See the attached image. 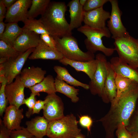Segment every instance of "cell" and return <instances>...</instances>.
I'll use <instances>...</instances> for the list:
<instances>
[{"label":"cell","mask_w":138,"mask_h":138,"mask_svg":"<svg viewBox=\"0 0 138 138\" xmlns=\"http://www.w3.org/2000/svg\"><path fill=\"white\" fill-rule=\"evenodd\" d=\"M138 99V84L133 82L129 88L110 103L107 113L98 121L101 122L105 138H114V132L122 122L126 126L134 112Z\"/></svg>","instance_id":"cell-1"},{"label":"cell","mask_w":138,"mask_h":138,"mask_svg":"<svg viewBox=\"0 0 138 138\" xmlns=\"http://www.w3.org/2000/svg\"><path fill=\"white\" fill-rule=\"evenodd\" d=\"M67 10L64 2L51 1L39 19L54 38L72 35L69 24L65 18Z\"/></svg>","instance_id":"cell-2"},{"label":"cell","mask_w":138,"mask_h":138,"mask_svg":"<svg viewBox=\"0 0 138 138\" xmlns=\"http://www.w3.org/2000/svg\"><path fill=\"white\" fill-rule=\"evenodd\" d=\"M77 30L86 37L84 42L87 51L94 54L97 51H100L106 56H110L116 51L114 48L106 47L103 43V37L109 38L111 36V34L107 27L103 29H99L84 25L77 29Z\"/></svg>","instance_id":"cell-3"},{"label":"cell","mask_w":138,"mask_h":138,"mask_svg":"<svg viewBox=\"0 0 138 138\" xmlns=\"http://www.w3.org/2000/svg\"><path fill=\"white\" fill-rule=\"evenodd\" d=\"M78 122L72 114L49 122L47 136L49 138H75L81 132Z\"/></svg>","instance_id":"cell-4"},{"label":"cell","mask_w":138,"mask_h":138,"mask_svg":"<svg viewBox=\"0 0 138 138\" xmlns=\"http://www.w3.org/2000/svg\"><path fill=\"white\" fill-rule=\"evenodd\" d=\"M114 40V48L120 60L138 69V39L133 38L128 32L123 37Z\"/></svg>","instance_id":"cell-5"},{"label":"cell","mask_w":138,"mask_h":138,"mask_svg":"<svg viewBox=\"0 0 138 138\" xmlns=\"http://www.w3.org/2000/svg\"><path fill=\"white\" fill-rule=\"evenodd\" d=\"M56 49L64 57L73 61L86 62L95 59L94 53L82 51L79 48L76 39L71 36L54 38Z\"/></svg>","instance_id":"cell-6"},{"label":"cell","mask_w":138,"mask_h":138,"mask_svg":"<svg viewBox=\"0 0 138 138\" xmlns=\"http://www.w3.org/2000/svg\"><path fill=\"white\" fill-rule=\"evenodd\" d=\"M95 59L97 66L93 78L88 84L91 94L101 97L108 72V62L106 56L102 53L97 54Z\"/></svg>","instance_id":"cell-7"},{"label":"cell","mask_w":138,"mask_h":138,"mask_svg":"<svg viewBox=\"0 0 138 138\" xmlns=\"http://www.w3.org/2000/svg\"><path fill=\"white\" fill-rule=\"evenodd\" d=\"M35 48H30L25 52L20 53L15 57L8 59L0 64V70L4 72L7 82L10 84L18 75H20L25 63Z\"/></svg>","instance_id":"cell-8"},{"label":"cell","mask_w":138,"mask_h":138,"mask_svg":"<svg viewBox=\"0 0 138 138\" xmlns=\"http://www.w3.org/2000/svg\"><path fill=\"white\" fill-rule=\"evenodd\" d=\"M111 10L109 20L107 21L108 28L112 38L114 39L124 36L128 32L121 19L122 12L120 9L117 0H109Z\"/></svg>","instance_id":"cell-9"},{"label":"cell","mask_w":138,"mask_h":138,"mask_svg":"<svg viewBox=\"0 0 138 138\" xmlns=\"http://www.w3.org/2000/svg\"><path fill=\"white\" fill-rule=\"evenodd\" d=\"M43 110V116L49 122L61 118L64 114V106L61 98L55 93L48 94Z\"/></svg>","instance_id":"cell-10"},{"label":"cell","mask_w":138,"mask_h":138,"mask_svg":"<svg viewBox=\"0 0 138 138\" xmlns=\"http://www.w3.org/2000/svg\"><path fill=\"white\" fill-rule=\"evenodd\" d=\"M25 86L20 78L17 76L14 81L7 84L5 92L9 105H14L19 108L25 99L24 90Z\"/></svg>","instance_id":"cell-11"},{"label":"cell","mask_w":138,"mask_h":138,"mask_svg":"<svg viewBox=\"0 0 138 138\" xmlns=\"http://www.w3.org/2000/svg\"><path fill=\"white\" fill-rule=\"evenodd\" d=\"M31 0H17L7 10L5 22L7 23L23 22L27 18L28 9Z\"/></svg>","instance_id":"cell-12"},{"label":"cell","mask_w":138,"mask_h":138,"mask_svg":"<svg viewBox=\"0 0 138 138\" xmlns=\"http://www.w3.org/2000/svg\"><path fill=\"white\" fill-rule=\"evenodd\" d=\"M23 28V31L15 42L13 47L20 53L31 48H35L41 40L40 36L35 32Z\"/></svg>","instance_id":"cell-13"},{"label":"cell","mask_w":138,"mask_h":138,"mask_svg":"<svg viewBox=\"0 0 138 138\" xmlns=\"http://www.w3.org/2000/svg\"><path fill=\"white\" fill-rule=\"evenodd\" d=\"M83 22L85 25L93 28H106V22L110 18V13L104 10L103 7L88 12H84Z\"/></svg>","instance_id":"cell-14"},{"label":"cell","mask_w":138,"mask_h":138,"mask_svg":"<svg viewBox=\"0 0 138 138\" xmlns=\"http://www.w3.org/2000/svg\"><path fill=\"white\" fill-rule=\"evenodd\" d=\"M23 111L22 108L20 109L14 105L7 106L2 121L5 126L11 131L20 129L22 127L20 123L24 117Z\"/></svg>","instance_id":"cell-15"},{"label":"cell","mask_w":138,"mask_h":138,"mask_svg":"<svg viewBox=\"0 0 138 138\" xmlns=\"http://www.w3.org/2000/svg\"><path fill=\"white\" fill-rule=\"evenodd\" d=\"M46 72L40 67L32 66L24 69L20 75L25 87L29 88L42 81Z\"/></svg>","instance_id":"cell-16"},{"label":"cell","mask_w":138,"mask_h":138,"mask_svg":"<svg viewBox=\"0 0 138 138\" xmlns=\"http://www.w3.org/2000/svg\"><path fill=\"white\" fill-rule=\"evenodd\" d=\"M64 57L58 50L50 47L41 39L38 45L35 48L28 59L30 60L42 59L59 61Z\"/></svg>","instance_id":"cell-17"},{"label":"cell","mask_w":138,"mask_h":138,"mask_svg":"<svg viewBox=\"0 0 138 138\" xmlns=\"http://www.w3.org/2000/svg\"><path fill=\"white\" fill-rule=\"evenodd\" d=\"M110 62L116 74L128 78L138 84V69L121 61L118 57L112 58Z\"/></svg>","instance_id":"cell-18"},{"label":"cell","mask_w":138,"mask_h":138,"mask_svg":"<svg viewBox=\"0 0 138 138\" xmlns=\"http://www.w3.org/2000/svg\"><path fill=\"white\" fill-rule=\"evenodd\" d=\"M116 74L110 62H108V72L101 96L105 103L111 102L117 96V89L115 83Z\"/></svg>","instance_id":"cell-19"},{"label":"cell","mask_w":138,"mask_h":138,"mask_svg":"<svg viewBox=\"0 0 138 138\" xmlns=\"http://www.w3.org/2000/svg\"><path fill=\"white\" fill-rule=\"evenodd\" d=\"M59 61L64 65H70L77 72H84L90 79L93 77L97 64L95 59L88 61L82 62L73 61L64 57Z\"/></svg>","instance_id":"cell-20"},{"label":"cell","mask_w":138,"mask_h":138,"mask_svg":"<svg viewBox=\"0 0 138 138\" xmlns=\"http://www.w3.org/2000/svg\"><path fill=\"white\" fill-rule=\"evenodd\" d=\"M49 122L43 116H37L26 122V128L30 133L37 138L47 136Z\"/></svg>","instance_id":"cell-21"},{"label":"cell","mask_w":138,"mask_h":138,"mask_svg":"<svg viewBox=\"0 0 138 138\" xmlns=\"http://www.w3.org/2000/svg\"><path fill=\"white\" fill-rule=\"evenodd\" d=\"M67 6L69 7L70 18V28L72 31L74 29H78L82 26V23L84 21V11L79 0L71 1Z\"/></svg>","instance_id":"cell-22"},{"label":"cell","mask_w":138,"mask_h":138,"mask_svg":"<svg viewBox=\"0 0 138 138\" xmlns=\"http://www.w3.org/2000/svg\"><path fill=\"white\" fill-rule=\"evenodd\" d=\"M53 69L56 74V78L57 79L64 81L74 86H80L85 89H89L88 84L82 83L74 78L65 67L56 65L54 67Z\"/></svg>","instance_id":"cell-23"},{"label":"cell","mask_w":138,"mask_h":138,"mask_svg":"<svg viewBox=\"0 0 138 138\" xmlns=\"http://www.w3.org/2000/svg\"><path fill=\"white\" fill-rule=\"evenodd\" d=\"M55 79L50 75L45 77L39 83L30 87L29 88L32 93L40 95L39 93L45 92L48 94L55 93Z\"/></svg>","instance_id":"cell-24"},{"label":"cell","mask_w":138,"mask_h":138,"mask_svg":"<svg viewBox=\"0 0 138 138\" xmlns=\"http://www.w3.org/2000/svg\"><path fill=\"white\" fill-rule=\"evenodd\" d=\"M5 29L2 37L0 39L7 44L13 47L18 37L23 31V28L19 27L17 23L5 24Z\"/></svg>","instance_id":"cell-25"},{"label":"cell","mask_w":138,"mask_h":138,"mask_svg":"<svg viewBox=\"0 0 138 138\" xmlns=\"http://www.w3.org/2000/svg\"><path fill=\"white\" fill-rule=\"evenodd\" d=\"M55 87L56 92L62 94L70 99L72 102L76 103L79 100L77 96L79 89L74 86L70 85L65 82L55 78Z\"/></svg>","instance_id":"cell-26"},{"label":"cell","mask_w":138,"mask_h":138,"mask_svg":"<svg viewBox=\"0 0 138 138\" xmlns=\"http://www.w3.org/2000/svg\"><path fill=\"white\" fill-rule=\"evenodd\" d=\"M50 0H32L27 14L28 19H34L38 15H42L45 11Z\"/></svg>","instance_id":"cell-27"},{"label":"cell","mask_w":138,"mask_h":138,"mask_svg":"<svg viewBox=\"0 0 138 138\" xmlns=\"http://www.w3.org/2000/svg\"><path fill=\"white\" fill-rule=\"evenodd\" d=\"M23 22L24 24L22 27L24 28L33 31L39 35L44 33L49 34L39 19L27 18Z\"/></svg>","instance_id":"cell-28"},{"label":"cell","mask_w":138,"mask_h":138,"mask_svg":"<svg viewBox=\"0 0 138 138\" xmlns=\"http://www.w3.org/2000/svg\"><path fill=\"white\" fill-rule=\"evenodd\" d=\"M20 53L17 52L14 47L7 44L4 41L0 40V58L7 60L14 58Z\"/></svg>","instance_id":"cell-29"},{"label":"cell","mask_w":138,"mask_h":138,"mask_svg":"<svg viewBox=\"0 0 138 138\" xmlns=\"http://www.w3.org/2000/svg\"><path fill=\"white\" fill-rule=\"evenodd\" d=\"M115 80L117 89L116 97L119 96L125 91L133 82L128 78L116 74Z\"/></svg>","instance_id":"cell-30"},{"label":"cell","mask_w":138,"mask_h":138,"mask_svg":"<svg viewBox=\"0 0 138 138\" xmlns=\"http://www.w3.org/2000/svg\"><path fill=\"white\" fill-rule=\"evenodd\" d=\"M138 105L130 119L128 125L126 126V129L131 134L138 133Z\"/></svg>","instance_id":"cell-31"},{"label":"cell","mask_w":138,"mask_h":138,"mask_svg":"<svg viewBox=\"0 0 138 138\" xmlns=\"http://www.w3.org/2000/svg\"><path fill=\"white\" fill-rule=\"evenodd\" d=\"M109 0H87L83 6L85 12L93 10L103 7V5Z\"/></svg>","instance_id":"cell-32"},{"label":"cell","mask_w":138,"mask_h":138,"mask_svg":"<svg viewBox=\"0 0 138 138\" xmlns=\"http://www.w3.org/2000/svg\"><path fill=\"white\" fill-rule=\"evenodd\" d=\"M6 79L1 84L0 89V116L2 117L4 112L7 107L8 102L5 92V88L7 84Z\"/></svg>","instance_id":"cell-33"},{"label":"cell","mask_w":138,"mask_h":138,"mask_svg":"<svg viewBox=\"0 0 138 138\" xmlns=\"http://www.w3.org/2000/svg\"><path fill=\"white\" fill-rule=\"evenodd\" d=\"M36 96H39L40 95L31 93L30 96L25 98L23 101L22 104H25L28 108V111L26 113V116L28 118L32 115L33 108L37 100L36 98Z\"/></svg>","instance_id":"cell-34"},{"label":"cell","mask_w":138,"mask_h":138,"mask_svg":"<svg viewBox=\"0 0 138 138\" xmlns=\"http://www.w3.org/2000/svg\"><path fill=\"white\" fill-rule=\"evenodd\" d=\"M33 136L26 128L22 127L20 129L12 131L10 138H32Z\"/></svg>","instance_id":"cell-35"},{"label":"cell","mask_w":138,"mask_h":138,"mask_svg":"<svg viewBox=\"0 0 138 138\" xmlns=\"http://www.w3.org/2000/svg\"><path fill=\"white\" fill-rule=\"evenodd\" d=\"M117 138H132V135L126 129L125 124L122 122L118 125L116 132Z\"/></svg>","instance_id":"cell-36"},{"label":"cell","mask_w":138,"mask_h":138,"mask_svg":"<svg viewBox=\"0 0 138 138\" xmlns=\"http://www.w3.org/2000/svg\"><path fill=\"white\" fill-rule=\"evenodd\" d=\"M79 123L83 127L86 128L90 132L93 121L91 117L87 115L82 116L79 117Z\"/></svg>","instance_id":"cell-37"},{"label":"cell","mask_w":138,"mask_h":138,"mask_svg":"<svg viewBox=\"0 0 138 138\" xmlns=\"http://www.w3.org/2000/svg\"><path fill=\"white\" fill-rule=\"evenodd\" d=\"M40 37L41 39L47 45L53 49H57L55 40L49 34L44 33L41 34Z\"/></svg>","instance_id":"cell-38"},{"label":"cell","mask_w":138,"mask_h":138,"mask_svg":"<svg viewBox=\"0 0 138 138\" xmlns=\"http://www.w3.org/2000/svg\"><path fill=\"white\" fill-rule=\"evenodd\" d=\"M46 102V100L45 99L44 100H36L33 108L32 114H38L41 110H43Z\"/></svg>","instance_id":"cell-39"},{"label":"cell","mask_w":138,"mask_h":138,"mask_svg":"<svg viewBox=\"0 0 138 138\" xmlns=\"http://www.w3.org/2000/svg\"><path fill=\"white\" fill-rule=\"evenodd\" d=\"M11 131L5 126L0 119V138H10Z\"/></svg>","instance_id":"cell-40"},{"label":"cell","mask_w":138,"mask_h":138,"mask_svg":"<svg viewBox=\"0 0 138 138\" xmlns=\"http://www.w3.org/2000/svg\"><path fill=\"white\" fill-rule=\"evenodd\" d=\"M7 9L1 0H0V21H3L5 18Z\"/></svg>","instance_id":"cell-41"},{"label":"cell","mask_w":138,"mask_h":138,"mask_svg":"<svg viewBox=\"0 0 138 138\" xmlns=\"http://www.w3.org/2000/svg\"><path fill=\"white\" fill-rule=\"evenodd\" d=\"M2 1L7 8H9L17 1L16 0H1Z\"/></svg>","instance_id":"cell-42"},{"label":"cell","mask_w":138,"mask_h":138,"mask_svg":"<svg viewBox=\"0 0 138 138\" xmlns=\"http://www.w3.org/2000/svg\"><path fill=\"white\" fill-rule=\"evenodd\" d=\"M5 27V24L3 21H0V39L2 37Z\"/></svg>","instance_id":"cell-43"},{"label":"cell","mask_w":138,"mask_h":138,"mask_svg":"<svg viewBox=\"0 0 138 138\" xmlns=\"http://www.w3.org/2000/svg\"><path fill=\"white\" fill-rule=\"evenodd\" d=\"M75 138H85V136L80 132L76 136Z\"/></svg>","instance_id":"cell-44"},{"label":"cell","mask_w":138,"mask_h":138,"mask_svg":"<svg viewBox=\"0 0 138 138\" xmlns=\"http://www.w3.org/2000/svg\"><path fill=\"white\" fill-rule=\"evenodd\" d=\"M87 0H80L79 1V3L83 7L85 4Z\"/></svg>","instance_id":"cell-45"},{"label":"cell","mask_w":138,"mask_h":138,"mask_svg":"<svg viewBox=\"0 0 138 138\" xmlns=\"http://www.w3.org/2000/svg\"><path fill=\"white\" fill-rule=\"evenodd\" d=\"M131 134L132 135V138H138V133H134Z\"/></svg>","instance_id":"cell-46"},{"label":"cell","mask_w":138,"mask_h":138,"mask_svg":"<svg viewBox=\"0 0 138 138\" xmlns=\"http://www.w3.org/2000/svg\"><path fill=\"white\" fill-rule=\"evenodd\" d=\"M32 138H37L34 136H33Z\"/></svg>","instance_id":"cell-47"}]
</instances>
